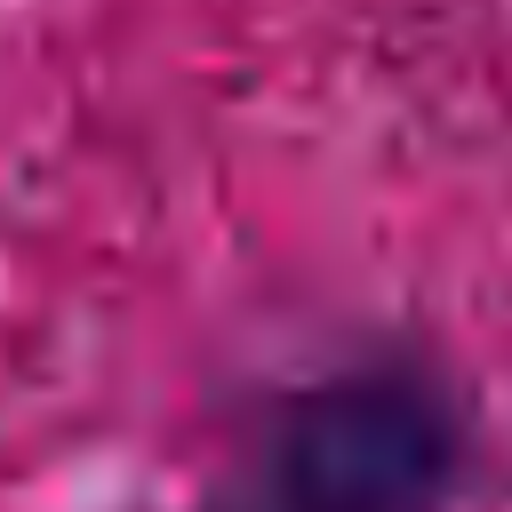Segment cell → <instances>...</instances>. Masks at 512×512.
I'll return each instance as SVG.
<instances>
[{
	"label": "cell",
	"instance_id": "1",
	"mask_svg": "<svg viewBox=\"0 0 512 512\" xmlns=\"http://www.w3.org/2000/svg\"><path fill=\"white\" fill-rule=\"evenodd\" d=\"M480 472L464 400L408 352L296 384L264 424L272 512H456Z\"/></svg>",
	"mask_w": 512,
	"mask_h": 512
}]
</instances>
